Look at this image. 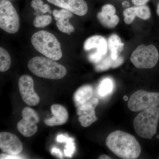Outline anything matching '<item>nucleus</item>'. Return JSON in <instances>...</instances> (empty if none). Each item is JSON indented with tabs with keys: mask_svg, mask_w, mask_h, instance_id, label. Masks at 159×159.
<instances>
[{
	"mask_svg": "<svg viewBox=\"0 0 159 159\" xmlns=\"http://www.w3.org/2000/svg\"><path fill=\"white\" fill-rule=\"evenodd\" d=\"M107 146L122 159L138 158L141 152L140 144L134 136L121 130L111 133L106 139Z\"/></svg>",
	"mask_w": 159,
	"mask_h": 159,
	"instance_id": "obj_1",
	"label": "nucleus"
},
{
	"mask_svg": "<svg viewBox=\"0 0 159 159\" xmlns=\"http://www.w3.org/2000/svg\"><path fill=\"white\" fill-rule=\"evenodd\" d=\"M28 66L35 76L46 79H61L67 73L66 69L64 66L48 57H33L29 61Z\"/></svg>",
	"mask_w": 159,
	"mask_h": 159,
	"instance_id": "obj_2",
	"label": "nucleus"
},
{
	"mask_svg": "<svg viewBox=\"0 0 159 159\" xmlns=\"http://www.w3.org/2000/svg\"><path fill=\"white\" fill-rule=\"evenodd\" d=\"M34 48L45 57L57 61L62 56L60 43L54 34L45 31L35 32L31 38Z\"/></svg>",
	"mask_w": 159,
	"mask_h": 159,
	"instance_id": "obj_3",
	"label": "nucleus"
},
{
	"mask_svg": "<svg viewBox=\"0 0 159 159\" xmlns=\"http://www.w3.org/2000/svg\"><path fill=\"white\" fill-rule=\"evenodd\" d=\"M159 119V107L144 110L134 119V128L139 136L152 139L156 134Z\"/></svg>",
	"mask_w": 159,
	"mask_h": 159,
	"instance_id": "obj_4",
	"label": "nucleus"
},
{
	"mask_svg": "<svg viewBox=\"0 0 159 159\" xmlns=\"http://www.w3.org/2000/svg\"><path fill=\"white\" fill-rule=\"evenodd\" d=\"M158 58V52L154 46L142 44L133 52L130 61L137 68L151 69L156 65Z\"/></svg>",
	"mask_w": 159,
	"mask_h": 159,
	"instance_id": "obj_5",
	"label": "nucleus"
},
{
	"mask_svg": "<svg viewBox=\"0 0 159 159\" xmlns=\"http://www.w3.org/2000/svg\"><path fill=\"white\" fill-rule=\"evenodd\" d=\"M0 28L10 34H14L20 28L19 17L11 2L0 1Z\"/></svg>",
	"mask_w": 159,
	"mask_h": 159,
	"instance_id": "obj_6",
	"label": "nucleus"
},
{
	"mask_svg": "<svg viewBox=\"0 0 159 159\" xmlns=\"http://www.w3.org/2000/svg\"><path fill=\"white\" fill-rule=\"evenodd\" d=\"M159 105V93L139 90L131 96L128 107L134 112L141 111Z\"/></svg>",
	"mask_w": 159,
	"mask_h": 159,
	"instance_id": "obj_7",
	"label": "nucleus"
},
{
	"mask_svg": "<svg viewBox=\"0 0 159 159\" xmlns=\"http://www.w3.org/2000/svg\"><path fill=\"white\" fill-rule=\"evenodd\" d=\"M18 84L20 93L26 104L34 106L39 103V97L34 92V81L31 76H21L19 80Z\"/></svg>",
	"mask_w": 159,
	"mask_h": 159,
	"instance_id": "obj_8",
	"label": "nucleus"
},
{
	"mask_svg": "<svg viewBox=\"0 0 159 159\" xmlns=\"http://www.w3.org/2000/svg\"><path fill=\"white\" fill-rule=\"evenodd\" d=\"M0 148L7 154L17 155L23 150V144L20 139L11 133H0Z\"/></svg>",
	"mask_w": 159,
	"mask_h": 159,
	"instance_id": "obj_9",
	"label": "nucleus"
},
{
	"mask_svg": "<svg viewBox=\"0 0 159 159\" xmlns=\"http://www.w3.org/2000/svg\"><path fill=\"white\" fill-rule=\"evenodd\" d=\"M48 2L74 14L83 16L87 13L88 7L84 0H47Z\"/></svg>",
	"mask_w": 159,
	"mask_h": 159,
	"instance_id": "obj_10",
	"label": "nucleus"
},
{
	"mask_svg": "<svg viewBox=\"0 0 159 159\" xmlns=\"http://www.w3.org/2000/svg\"><path fill=\"white\" fill-rule=\"evenodd\" d=\"M124 22L130 25L135 19L136 16L143 20H148L151 16L150 9L146 5L136 6L126 9L123 12Z\"/></svg>",
	"mask_w": 159,
	"mask_h": 159,
	"instance_id": "obj_11",
	"label": "nucleus"
},
{
	"mask_svg": "<svg viewBox=\"0 0 159 159\" xmlns=\"http://www.w3.org/2000/svg\"><path fill=\"white\" fill-rule=\"evenodd\" d=\"M53 116L46 119L44 123L48 126L62 125L66 123L68 119V113L66 108L59 104H54L51 107Z\"/></svg>",
	"mask_w": 159,
	"mask_h": 159,
	"instance_id": "obj_12",
	"label": "nucleus"
},
{
	"mask_svg": "<svg viewBox=\"0 0 159 159\" xmlns=\"http://www.w3.org/2000/svg\"><path fill=\"white\" fill-rule=\"evenodd\" d=\"M107 42L105 38L100 35H94L85 41L84 48L85 51L96 48L97 52L105 55L107 53Z\"/></svg>",
	"mask_w": 159,
	"mask_h": 159,
	"instance_id": "obj_13",
	"label": "nucleus"
},
{
	"mask_svg": "<svg viewBox=\"0 0 159 159\" xmlns=\"http://www.w3.org/2000/svg\"><path fill=\"white\" fill-rule=\"evenodd\" d=\"M93 88L91 85H84L79 88L74 95V102L76 106L79 107L89 101L93 96Z\"/></svg>",
	"mask_w": 159,
	"mask_h": 159,
	"instance_id": "obj_14",
	"label": "nucleus"
},
{
	"mask_svg": "<svg viewBox=\"0 0 159 159\" xmlns=\"http://www.w3.org/2000/svg\"><path fill=\"white\" fill-rule=\"evenodd\" d=\"M36 123L29 118H23L18 122L17 128L19 132L25 137H30L34 135L38 130Z\"/></svg>",
	"mask_w": 159,
	"mask_h": 159,
	"instance_id": "obj_15",
	"label": "nucleus"
},
{
	"mask_svg": "<svg viewBox=\"0 0 159 159\" xmlns=\"http://www.w3.org/2000/svg\"><path fill=\"white\" fill-rule=\"evenodd\" d=\"M107 44L110 52L111 57L113 60H116L123 50L124 43H122L118 35L113 34L109 38Z\"/></svg>",
	"mask_w": 159,
	"mask_h": 159,
	"instance_id": "obj_16",
	"label": "nucleus"
},
{
	"mask_svg": "<svg viewBox=\"0 0 159 159\" xmlns=\"http://www.w3.org/2000/svg\"><path fill=\"white\" fill-rule=\"evenodd\" d=\"M106 55L101 61L96 64L95 68L97 72L107 70L110 68H115L121 65L123 62V58L121 57H119L114 61L112 59L110 54L107 56Z\"/></svg>",
	"mask_w": 159,
	"mask_h": 159,
	"instance_id": "obj_17",
	"label": "nucleus"
},
{
	"mask_svg": "<svg viewBox=\"0 0 159 159\" xmlns=\"http://www.w3.org/2000/svg\"><path fill=\"white\" fill-rule=\"evenodd\" d=\"M97 19L102 26L108 29L115 28L119 22V18L118 16L99 12L97 15Z\"/></svg>",
	"mask_w": 159,
	"mask_h": 159,
	"instance_id": "obj_18",
	"label": "nucleus"
},
{
	"mask_svg": "<svg viewBox=\"0 0 159 159\" xmlns=\"http://www.w3.org/2000/svg\"><path fill=\"white\" fill-rule=\"evenodd\" d=\"M99 103L97 98H94L90 99L86 103L77 107V113L79 116L84 115L95 113V109Z\"/></svg>",
	"mask_w": 159,
	"mask_h": 159,
	"instance_id": "obj_19",
	"label": "nucleus"
},
{
	"mask_svg": "<svg viewBox=\"0 0 159 159\" xmlns=\"http://www.w3.org/2000/svg\"><path fill=\"white\" fill-rule=\"evenodd\" d=\"M114 83L109 78H104L99 84L98 93L100 97H104L111 93L114 89Z\"/></svg>",
	"mask_w": 159,
	"mask_h": 159,
	"instance_id": "obj_20",
	"label": "nucleus"
},
{
	"mask_svg": "<svg viewBox=\"0 0 159 159\" xmlns=\"http://www.w3.org/2000/svg\"><path fill=\"white\" fill-rule=\"evenodd\" d=\"M11 59L9 53L5 49L0 48V71L6 72L10 68Z\"/></svg>",
	"mask_w": 159,
	"mask_h": 159,
	"instance_id": "obj_21",
	"label": "nucleus"
},
{
	"mask_svg": "<svg viewBox=\"0 0 159 159\" xmlns=\"http://www.w3.org/2000/svg\"><path fill=\"white\" fill-rule=\"evenodd\" d=\"M31 6L36 11L34 14L36 15V16L39 15L40 13L43 14L47 12L51 13L50 6L48 4H44L42 0H32L31 3Z\"/></svg>",
	"mask_w": 159,
	"mask_h": 159,
	"instance_id": "obj_22",
	"label": "nucleus"
},
{
	"mask_svg": "<svg viewBox=\"0 0 159 159\" xmlns=\"http://www.w3.org/2000/svg\"><path fill=\"white\" fill-rule=\"evenodd\" d=\"M57 29L63 33L70 34L74 31V28L71 25L69 20H61L56 23Z\"/></svg>",
	"mask_w": 159,
	"mask_h": 159,
	"instance_id": "obj_23",
	"label": "nucleus"
},
{
	"mask_svg": "<svg viewBox=\"0 0 159 159\" xmlns=\"http://www.w3.org/2000/svg\"><path fill=\"white\" fill-rule=\"evenodd\" d=\"M52 21V17L50 15H38L36 16L33 22L34 27L42 28L48 25Z\"/></svg>",
	"mask_w": 159,
	"mask_h": 159,
	"instance_id": "obj_24",
	"label": "nucleus"
},
{
	"mask_svg": "<svg viewBox=\"0 0 159 159\" xmlns=\"http://www.w3.org/2000/svg\"><path fill=\"white\" fill-rule=\"evenodd\" d=\"M97 120L98 118L96 117L95 113L90 115L80 116L78 118V120L80 124L83 127H89Z\"/></svg>",
	"mask_w": 159,
	"mask_h": 159,
	"instance_id": "obj_25",
	"label": "nucleus"
},
{
	"mask_svg": "<svg viewBox=\"0 0 159 159\" xmlns=\"http://www.w3.org/2000/svg\"><path fill=\"white\" fill-rule=\"evenodd\" d=\"M53 15L54 19L57 21L61 20H70L73 16V12L63 9L59 10H54Z\"/></svg>",
	"mask_w": 159,
	"mask_h": 159,
	"instance_id": "obj_26",
	"label": "nucleus"
},
{
	"mask_svg": "<svg viewBox=\"0 0 159 159\" xmlns=\"http://www.w3.org/2000/svg\"><path fill=\"white\" fill-rule=\"evenodd\" d=\"M23 118H29L33 120L36 123L39 121V118L36 112L33 109L26 107L23 109L22 112Z\"/></svg>",
	"mask_w": 159,
	"mask_h": 159,
	"instance_id": "obj_27",
	"label": "nucleus"
},
{
	"mask_svg": "<svg viewBox=\"0 0 159 159\" xmlns=\"http://www.w3.org/2000/svg\"><path fill=\"white\" fill-rule=\"evenodd\" d=\"M66 145L64 150V153L66 157H72L75 151V145L74 142V139L69 138L67 141L66 142Z\"/></svg>",
	"mask_w": 159,
	"mask_h": 159,
	"instance_id": "obj_28",
	"label": "nucleus"
},
{
	"mask_svg": "<svg viewBox=\"0 0 159 159\" xmlns=\"http://www.w3.org/2000/svg\"><path fill=\"white\" fill-rule=\"evenodd\" d=\"M104 56L105 55H102V54L97 51L89 54L88 58L90 62L96 64L101 61Z\"/></svg>",
	"mask_w": 159,
	"mask_h": 159,
	"instance_id": "obj_29",
	"label": "nucleus"
},
{
	"mask_svg": "<svg viewBox=\"0 0 159 159\" xmlns=\"http://www.w3.org/2000/svg\"><path fill=\"white\" fill-rule=\"evenodd\" d=\"M51 154L54 156L57 157L60 159H62V154L61 151L58 148H53L51 151Z\"/></svg>",
	"mask_w": 159,
	"mask_h": 159,
	"instance_id": "obj_30",
	"label": "nucleus"
},
{
	"mask_svg": "<svg viewBox=\"0 0 159 159\" xmlns=\"http://www.w3.org/2000/svg\"><path fill=\"white\" fill-rule=\"evenodd\" d=\"M22 157L14 155L5 154H2L1 155V159H22Z\"/></svg>",
	"mask_w": 159,
	"mask_h": 159,
	"instance_id": "obj_31",
	"label": "nucleus"
},
{
	"mask_svg": "<svg viewBox=\"0 0 159 159\" xmlns=\"http://www.w3.org/2000/svg\"><path fill=\"white\" fill-rule=\"evenodd\" d=\"M149 0H132V2L136 6L145 5Z\"/></svg>",
	"mask_w": 159,
	"mask_h": 159,
	"instance_id": "obj_32",
	"label": "nucleus"
},
{
	"mask_svg": "<svg viewBox=\"0 0 159 159\" xmlns=\"http://www.w3.org/2000/svg\"><path fill=\"white\" fill-rule=\"evenodd\" d=\"M69 137L66 136V135L60 134L57 136V141L59 142H66L67 141Z\"/></svg>",
	"mask_w": 159,
	"mask_h": 159,
	"instance_id": "obj_33",
	"label": "nucleus"
},
{
	"mask_svg": "<svg viewBox=\"0 0 159 159\" xmlns=\"http://www.w3.org/2000/svg\"><path fill=\"white\" fill-rule=\"evenodd\" d=\"M98 159H111V158L110 157H109L107 156L106 155L103 154L102 155L100 156L98 158Z\"/></svg>",
	"mask_w": 159,
	"mask_h": 159,
	"instance_id": "obj_34",
	"label": "nucleus"
},
{
	"mask_svg": "<svg viewBox=\"0 0 159 159\" xmlns=\"http://www.w3.org/2000/svg\"><path fill=\"white\" fill-rule=\"evenodd\" d=\"M129 5V3L127 2H124L122 3V5L124 6V7H126V6H128Z\"/></svg>",
	"mask_w": 159,
	"mask_h": 159,
	"instance_id": "obj_35",
	"label": "nucleus"
},
{
	"mask_svg": "<svg viewBox=\"0 0 159 159\" xmlns=\"http://www.w3.org/2000/svg\"><path fill=\"white\" fill-rule=\"evenodd\" d=\"M157 15L159 16V3L157 6Z\"/></svg>",
	"mask_w": 159,
	"mask_h": 159,
	"instance_id": "obj_36",
	"label": "nucleus"
}]
</instances>
